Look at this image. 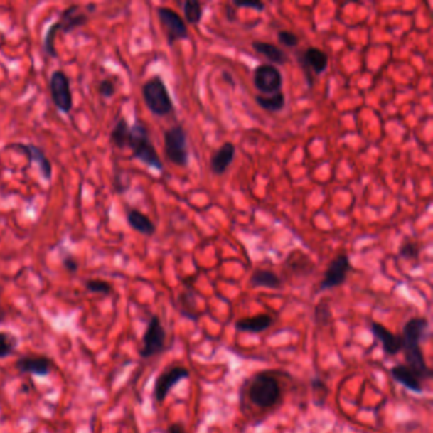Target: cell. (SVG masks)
Masks as SVG:
<instances>
[{
  "mask_svg": "<svg viewBox=\"0 0 433 433\" xmlns=\"http://www.w3.org/2000/svg\"><path fill=\"white\" fill-rule=\"evenodd\" d=\"M85 289L93 292V294H100V295H111L112 294L113 287L109 282L105 281V279H90L85 281Z\"/></svg>",
  "mask_w": 433,
  "mask_h": 433,
  "instance_id": "4dcf8cb0",
  "label": "cell"
},
{
  "mask_svg": "<svg viewBox=\"0 0 433 433\" xmlns=\"http://www.w3.org/2000/svg\"><path fill=\"white\" fill-rule=\"evenodd\" d=\"M6 149L18 151L28 159L31 164H36L42 178L45 181L50 182L53 179V164L40 146L35 144L13 143Z\"/></svg>",
  "mask_w": 433,
  "mask_h": 433,
  "instance_id": "7c38bea8",
  "label": "cell"
},
{
  "mask_svg": "<svg viewBox=\"0 0 433 433\" xmlns=\"http://www.w3.org/2000/svg\"><path fill=\"white\" fill-rule=\"evenodd\" d=\"M55 363L53 358L41 355H26L16 361V368L22 374L48 376L53 371Z\"/></svg>",
  "mask_w": 433,
  "mask_h": 433,
  "instance_id": "5bb4252c",
  "label": "cell"
},
{
  "mask_svg": "<svg viewBox=\"0 0 433 433\" xmlns=\"http://www.w3.org/2000/svg\"><path fill=\"white\" fill-rule=\"evenodd\" d=\"M59 33V26L55 22V23L50 24L48 26V31L43 36V42H42V46H43V51L45 54L50 56V58H58V50H56V37Z\"/></svg>",
  "mask_w": 433,
  "mask_h": 433,
  "instance_id": "484cf974",
  "label": "cell"
},
{
  "mask_svg": "<svg viewBox=\"0 0 433 433\" xmlns=\"http://www.w3.org/2000/svg\"><path fill=\"white\" fill-rule=\"evenodd\" d=\"M421 253V247L415 242H404L399 247V255L404 260H417Z\"/></svg>",
  "mask_w": 433,
  "mask_h": 433,
  "instance_id": "1f68e13d",
  "label": "cell"
},
{
  "mask_svg": "<svg viewBox=\"0 0 433 433\" xmlns=\"http://www.w3.org/2000/svg\"><path fill=\"white\" fill-rule=\"evenodd\" d=\"M50 88V95L54 102L55 107L59 109L60 112L68 113L73 109V93L70 79L63 70H55L48 82Z\"/></svg>",
  "mask_w": 433,
  "mask_h": 433,
  "instance_id": "52a82bcc",
  "label": "cell"
},
{
  "mask_svg": "<svg viewBox=\"0 0 433 433\" xmlns=\"http://www.w3.org/2000/svg\"><path fill=\"white\" fill-rule=\"evenodd\" d=\"M178 310L182 316L190 321H197V319L200 318L198 305H197L196 296H195L193 291L187 289L179 294Z\"/></svg>",
  "mask_w": 433,
  "mask_h": 433,
  "instance_id": "603a6c76",
  "label": "cell"
},
{
  "mask_svg": "<svg viewBox=\"0 0 433 433\" xmlns=\"http://www.w3.org/2000/svg\"><path fill=\"white\" fill-rule=\"evenodd\" d=\"M221 77H223V79H224V80H225L226 83H229V84H232V87H234V85H235V80H234V77H232V74H230V73L229 72H223V74H221Z\"/></svg>",
  "mask_w": 433,
  "mask_h": 433,
  "instance_id": "f35d334b",
  "label": "cell"
},
{
  "mask_svg": "<svg viewBox=\"0 0 433 433\" xmlns=\"http://www.w3.org/2000/svg\"><path fill=\"white\" fill-rule=\"evenodd\" d=\"M166 433H186V427H184L183 423L177 422V423L169 424L166 428Z\"/></svg>",
  "mask_w": 433,
  "mask_h": 433,
  "instance_id": "8d00e7d4",
  "label": "cell"
},
{
  "mask_svg": "<svg viewBox=\"0 0 433 433\" xmlns=\"http://www.w3.org/2000/svg\"><path fill=\"white\" fill-rule=\"evenodd\" d=\"M63 266H64L68 272L75 273L79 269V262L75 260L74 255H70V253H66L63 257Z\"/></svg>",
  "mask_w": 433,
  "mask_h": 433,
  "instance_id": "e575fe53",
  "label": "cell"
},
{
  "mask_svg": "<svg viewBox=\"0 0 433 433\" xmlns=\"http://www.w3.org/2000/svg\"><path fill=\"white\" fill-rule=\"evenodd\" d=\"M98 93L106 100L112 98L116 95V84L111 79H103L98 84Z\"/></svg>",
  "mask_w": 433,
  "mask_h": 433,
  "instance_id": "836d02e7",
  "label": "cell"
},
{
  "mask_svg": "<svg viewBox=\"0 0 433 433\" xmlns=\"http://www.w3.org/2000/svg\"><path fill=\"white\" fill-rule=\"evenodd\" d=\"M19 341L13 333L0 332V358L11 356L18 347Z\"/></svg>",
  "mask_w": 433,
  "mask_h": 433,
  "instance_id": "83f0119b",
  "label": "cell"
},
{
  "mask_svg": "<svg viewBox=\"0 0 433 433\" xmlns=\"http://www.w3.org/2000/svg\"><path fill=\"white\" fill-rule=\"evenodd\" d=\"M225 9L226 19H228L229 22H234L237 17V9H235L234 6H230V4H228V6H225Z\"/></svg>",
  "mask_w": 433,
  "mask_h": 433,
  "instance_id": "74e56055",
  "label": "cell"
},
{
  "mask_svg": "<svg viewBox=\"0 0 433 433\" xmlns=\"http://www.w3.org/2000/svg\"><path fill=\"white\" fill-rule=\"evenodd\" d=\"M253 83L262 95H274L282 88V74L272 64L257 66L253 73Z\"/></svg>",
  "mask_w": 433,
  "mask_h": 433,
  "instance_id": "8fae6325",
  "label": "cell"
},
{
  "mask_svg": "<svg viewBox=\"0 0 433 433\" xmlns=\"http://www.w3.org/2000/svg\"><path fill=\"white\" fill-rule=\"evenodd\" d=\"M166 332L158 315H151L143 336V347L140 348L141 358H151L166 350Z\"/></svg>",
  "mask_w": 433,
  "mask_h": 433,
  "instance_id": "8992f818",
  "label": "cell"
},
{
  "mask_svg": "<svg viewBox=\"0 0 433 433\" xmlns=\"http://www.w3.org/2000/svg\"><path fill=\"white\" fill-rule=\"evenodd\" d=\"M310 385H311V390H313V400H314L315 405L323 407L326 403V397L329 395L328 386L319 378H313L310 380Z\"/></svg>",
  "mask_w": 433,
  "mask_h": 433,
  "instance_id": "f1b7e54d",
  "label": "cell"
},
{
  "mask_svg": "<svg viewBox=\"0 0 433 433\" xmlns=\"http://www.w3.org/2000/svg\"><path fill=\"white\" fill-rule=\"evenodd\" d=\"M390 375L392 379L399 383L400 385H403L407 390L415 392V394H422L423 392V380L415 374V371L407 366V365H395L390 368Z\"/></svg>",
  "mask_w": 433,
  "mask_h": 433,
  "instance_id": "e0dca14e",
  "label": "cell"
},
{
  "mask_svg": "<svg viewBox=\"0 0 433 433\" xmlns=\"http://www.w3.org/2000/svg\"><path fill=\"white\" fill-rule=\"evenodd\" d=\"M232 6H235L237 8H252L258 12H263L266 4L262 1H240V0H234Z\"/></svg>",
  "mask_w": 433,
  "mask_h": 433,
  "instance_id": "d590c367",
  "label": "cell"
},
{
  "mask_svg": "<svg viewBox=\"0 0 433 433\" xmlns=\"http://www.w3.org/2000/svg\"><path fill=\"white\" fill-rule=\"evenodd\" d=\"M350 257L347 255H338L328 264L324 277L319 284V291L332 290L343 285L351 272Z\"/></svg>",
  "mask_w": 433,
  "mask_h": 433,
  "instance_id": "30bf717a",
  "label": "cell"
},
{
  "mask_svg": "<svg viewBox=\"0 0 433 433\" xmlns=\"http://www.w3.org/2000/svg\"><path fill=\"white\" fill-rule=\"evenodd\" d=\"M403 341L404 356L407 361V366H410L415 374L418 375L423 381L432 378V370L426 363L423 352L421 350V343L429 337V323L424 316H415L410 318L403 326L400 333Z\"/></svg>",
  "mask_w": 433,
  "mask_h": 433,
  "instance_id": "7a4b0ae2",
  "label": "cell"
},
{
  "mask_svg": "<svg viewBox=\"0 0 433 433\" xmlns=\"http://www.w3.org/2000/svg\"><path fill=\"white\" fill-rule=\"evenodd\" d=\"M250 285L253 289L263 287V289H269V290H279L282 287V279L273 271L260 268L252 273Z\"/></svg>",
  "mask_w": 433,
  "mask_h": 433,
  "instance_id": "ffe728a7",
  "label": "cell"
},
{
  "mask_svg": "<svg viewBox=\"0 0 433 433\" xmlns=\"http://www.w3.org/2000/svg\"><path fill=\"white\" fill-rule=\"evenodd\" d=\"M277 40L286 48H296L300 43V38L291 31L284 30L277 32Z\"/></svg>",
  "mask_w": 433,
  "mask_h": 433,
  "instance_id": "d6a6232c",
  "label": "cell"
},
{
  "mask_svg": "<svg viewBox=\"0 0 433 433\" xmlns=\"http://www.w3.org/2000/svg\"><path fill=\"white\" fill-rule=\"evenodd\" d=\"M255 103L263 108L264 111L269 112H279L285 108L286 97L282 92H277L269 97L263 95H255Z\"/></svg>",
  "mask_w": 433,
  "mask_h": 433,
  "instance_id": "d4e9b609",
  "label": "cell"
},
{
  "mask_svg": "<svg viewBox=\"0 0 433 433\" xmlns=\"http://www.w3.org/2000/svg\"><path fill=\"white\" fill-rule=\"evenodd\" d=\"M184 18L187 23L198 24L203 17L201 3L197 0H187L183 4Z\"/></svg>",
  "mask_w": 433,
  "mask_h": 433,
  "instance_id": "4316f807",
  "label": "cell"
},
{
  "mask_svg": "<svg viewBox=\"0 0 433 433\" xmlns=\"http://www.w3.org/2000/svg\"><path fill=\"white\" fill-rule=\"evenodd\" d=\"M252 48L258 54L263 55L272 64L285 65L286 63L289 61V56H287L285 51L281 50L279 46L269 43V42L253 41L252 42Z\"/></svg>",
  "mask_w": 433,
  "mask_h": 433,
  "instance_id": "7402d4cb",
  "label": "cell"
},
{
  "mask_svg": "<svg viewBox=\"0 0 433 433\" xmlns=\"http://www.w3.org/2000/svg\"><path fill=\"white\" fill-rule=\"evenodd\" d=\"M273 319L272 315L262 314L253 315V316H247L242 318L235 321V331L242 333H252V334H258V333L267 331L269 326H272Z\"/></svg>",
  "mask_w": 433,
  "mask_h": 433,
  "instance_id": "ac0fdd59",
  "label": "cell"
},
{
  "mask_svg": "<svg viewBox=\"0 0 433 433\" xmlns=\"http://www.w3.org/2000/svg\"><path fill=\"white\" fill-rule=\"evenodd\" d=\"M164 154L166 159L177 166H188L190 151L187 132L182 125H174L164 132Z\"/></svg>",
  "mask_w": 433,
  "mask_h": 433,
  "instance_id": "5b68a950",
  "label": "cell"
},
{
  "mask_svg": "<svg viewBox=\"0 0 433 433\" xmlns=\"http://www.w3.org/2000/svg\"><path fill=\"white\" fill-rule=\"evenodd\" d=\"M282 371L263 370L244 379L239 389V402L243 413L248 410L257 413H268L277 410L285 395L281 376Z\"/></svg>",
  "mask_w": 433,
  "mask_h": 433,
  "instance_id": "6da1fadb",
  "label": "cell"
},
{
  "mask_svg": "<svg viewBox=\"0 0 433 433\" xmlns=\"http://www.w3.org/2000/svg\"><path fill=\"white\" fill-rule=\"evenodd\" d=\"M191 376L190 370L184 366H171L161 373L154 384V399L156 403L161 404L166 400L168 394L173 387L178 385L182 380L188 379Z\"/></svg>",
  "mask_w": 433,
  "mask_h": 433,
  "instance_id": "9c48e42d",
  "label": "cell"
},
{
  "mask_svg": "<svg viewBox=\"0 0 433 433\" xmlns=\"http://www.w3.org/2000/svg\"><path fill=\"white\" fill-rule=\"evenodd\" d=\"M370 331L374 334L375 338L379 341L383 346V351L387 356H395L402 352L403 341L400 334H395L392 331H389L385 326L378 321H370Z\"/></svg>",
  "mask_w": 433,
  "mask_h": 433,
  "instance_id": "9a60e30c",
  "label": "cell"
},
{
  "mask_svg": "<svg viewBox=\"0 0 433 433\" xmlns=\"http://www.w3.org/2000/svg\"><path fill=\"white\" fill-rule=\"evenodd\" d=\"M127 223L130 225L131 229H134L135 232H140L146 237H153L156 232V226L154 223L150 220L149 216L143 214L141 211H139L137 208H132L127 213Z\"/></svg>",
  "mask_w": 433,
  "mask_h": 433,
  "instance_id": "44dd1931",
  "label": "cell"
},
{
  "mask_svg": "<svg viewBox=\"0 0 433 433\" xmlns=\"http://www.w3.org/2000/svg\"><path fill=\"white\" fill-rule=\"evenodd\" d=\"M127 148L131 149L135 159L151 169L163 172L164 166L161 163V156L150 140L148 127L141 121H137L134 125L130 126V139Z\"/></svg>",
  "mask_w": 433,
  "mask_h": 433,
  "instance_id": "3957f363",
  "label": "cell"
},
{
  "mask_svg": "<svg viewBox=\"0 0 433 433\" xmlns=\"http://www.w3.org/2000/svg\"><path fill=\"white\" fill-rule=\"evenodd\" d=\"M235 145L232 143L223 144L211 158V171L216 176H221L230 166L235 156Z\"/></svg>",
  "mask_w": 433,
  "mask_h": 433,
  "instance_id": "d6986e66",
  "label": "cell"
},
{
  "mask_svg": "<svg viewBox=\"0 0 433 433\" xmlns=\"http://www.w3.org/2000/svg\"><path fill=\"white\" fill-rule=\"evenodd\" d=\"M144 102L149 111L158 117H164L173 112L172 97L166 88V83L161 75H154L150 77L146 83L144 84Z\"/></svg>",
  "mask_w": 433,
  "mask_h": 433,
  "instance_id": "277c9868",
  "label": "cell"
},
{
  "mask_svg": "<svg viewBox=\"0 0 433 433\" xmlns=\"http://www.w3.org/2000/svg\"><path fill=\"white\" fill-rule=\"evenodd\" d=\"M158 18L161 21L163 28L166 31L168 45L172 46L173 43L179 40H187L190 37L187 24L178 13L166 6L158 8Z\"/></svg>",
  "mask_w": 433,
  "mask_h": 433,
  "instance_id": "ba28073f",
  "label": "cell"
},
{
  "mask_svg": "<svg viewBox=\"0 0 433 433\" xmlns=\"http://www.w3.org/2000/svg\"><path fill=\"white\" fill-rule=\"evenodd\" d=\"M129 139H130V125L125 117L119 119L116 125L113 126L112 131L109 134V140L114 148L126 149L129 146Z\"/></svg>",
  "mask_w": 433,
  "mask_h": 433,
  "instance_id": "cb8c5ba5",
  "label": "cell"
},
{
  "mask_svg": "<svg viewBox=\"0 0 433 433\" xmlns=\"http://www.w3.org/2000/svg\"><path fill=\"white\" fill-rule=\"evenodd\" d=\"M333 314L331 311V305L326 300H321L319 304L315 306L314 319L315 323L318 326H326L331 324L332 321Z\"/></svg>",
  "mask_w": 433,
  "mask_h": 433,
  "instance_id": "f546056e",
  "label": "cell"
},
{
  "mask_svg": "<svg viewBox=\"0 0 433 433\" xmlns=\"http://www.w3.org/2000/svg\"><path fill=\"white\" fill-rule=\"evenodd\" d=\"M300 65L303 66L304 73L308 79L309 87L313 85V73L321 75L326 72L329 59L328 55L319 48H308L301 56H297Z\"/></svg>",
  "mask_w": 433,
  "mask_h": 433,
  "instance_id": "4fadbf2b",
  "label": "cell"
},
{
  "mask_svg": "<svg viewBox=\"0 0 433 433\" xmlns=\"http://www.w3.org/2000/svg\"><path fill=\"white\" fill-rule=\"evenodd\" d=\"M88 21H90V17L87 13L82 11V6L72 4L61 12L56 23L59 26V32H63L64 35H69L77 28L85 26L88 23Z\"/></svg>",
  "mask_w": 433,
  "mask_h": 433,
  "instance_id": "2e32d148",
  "label": "cell"
}]
</instances>
